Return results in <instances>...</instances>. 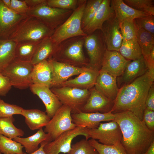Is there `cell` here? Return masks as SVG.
Masks as SVG:
<instances>
[{
    "instance_id": "obj_27",
    "label": "cell",
    "mask_w": 154,
    "mask_h": 154,
    "mask_svg": "<svg viewBox=\"0 0 154 154\" xmlns=\"http://www.w3.org/2000/svg\"><path fill=\"white\" fill-rule=\"evenodd\" d=\"M13 140L20 143L25 148L26 152L29 154L38 149L39 144L43 141L50 142V137L49 134L45 133L42 128L31 136L26 138L17 137Z\"/></svg>"
},
{
    "instance_id": "obj_42",
    "label": "cell",
    "mask_w": 154,
    "mask_h": 154,
    "mask_svg": "<svg viewBox=\"0 0 154 154\" xmlns=\"http://www.w3.org/2000/svg\"><path fill=\"white\" fill-rule=\"evenodd\" d=\"M137 27L143 29L154 35V17L149 15L135 19Z\"/></svg>"
},
{
    "instance_id": "obj_21",
    "label": "cell",
    "mask_w": 154,
    "mask_h": 154,
    "mask_svg": "<svg viewBox=\"0 0 154 154\" xmlns=\"http://www.w3.org/2000/svg\"><path fill=\"white\" fill-rule=\"evenodd\" d=\"M148 70L147 67L142 56L137 59L130 61L122 74L116 78L118 87L119 86L121 87L131 83L144 74Z\"/></svg>"
},
{
    "instance_id": "obj_4",
    "label": "cell",
    "mask_w": 154,
    "mask_h": 154,
    "mask_svg": "<svg viewBox=\"0 0 154 154\" xmlns=\"http://www.w3.org/2000/svg\"><path fill=\"white\" fill-rule=\"evenodd\" d=\"M54 31L37 18L27 16L17 25L9 40L17 43L40 41L51 37Z\"/></svg>"
},
{
    "instance_id": "obj_32",
    "label": "cell",
    "mask_w": 154,
    "mask_h": 154,
    "mask_svg": "<svg viewBox=\"0 0 154 154\" xmlns=\"http://www.w3.org/2000/svg\"><path fill=\"white\" fill-rule=\"evenodd\" d=\"M136 39L142 55L145 60L154 47V35L146 31L137 28Z\"/></svg>"
},
{
    "instance_id": "obj_44",
    "label": "cell",
    "mask_w": 154,
    "mask_h": 154,
    "mask_svg": "<svg viewBox=\"0 0 154 154\" xmlns=\"http://www.w3.org/2000/svg\"><path fill=\"white\" fill-rule=\"evenodd\" d=\"M143 120L150 130L154 131V111L145 108Z\"/></svg>"
},
{
    "instance_id": "obj_10",
    "label": "cell",
    "mask_w": 154,
    "mask_h": 154,
    "mask_svg": "<svg viewBox=\"0 0 154 154\" xmlns=\"http://www.w3.org/2000/svg\"><path fill=\"white\" fill-rule=\"evenodd\" d=\"M88 129L83 126H77L75 128L61 133L53 141L47 143L44 146V150L46 154H59L60 153H68L71 149L73 139L79 135L88 138Z\"/></svg>"
},
{
    "instance_id": "obj_22",
    "label": "cell",
    "mask_w": 154,
    "mask_h": 154,
    "mask_svg": "<svg viewBox=\"0 0 154 154\" xmlns=\"http://www.w3.org/2000/svg\"><path fill=\"white\" fill-rule=\"evenodd\" d=\"M99 71L87 66L84 67L83 71L78 76L68 80L61 86L90 90L94 87Z\"/></svg>"
},
{
    "instance_id": "obj_43",
    "label": "cell",
    "mask_w": 154,
    "mask_h": 154,
    "mask_svg": "<svg viewBox=\"0 0 154 154\" xmlns=\"http://www.w3.org/2000/svg\"><path fill=\"white\" fill-rule=\"evenodd\" d=\"M9 9L17 14L26 15L29 8L24 0H11Z\"/></svg>"
},
{
    "instance_id": "obj_31",
    "label": "cell",
    "mask_w": 154,
    "mask_h": 154,
    "mask_svg": "<svg viewBox=\"0 0 154 154\" xmlns=\"http://www.w3.org/2000/svg\"><path fill=\"white\" fill-rule=\"evenodd\" d=\"M119 52L125 59L131 61L137 59L142 56L137 39L123 40Z\"/></svg>"
},
{
    "instance_id": "obj_45",
    "label": "cell",
    "mask_w": 154,
    "mask_h": 154,
    "mask_svg": "<svg viewBox=\"0 0 154 154\" xmlns=\"http://www.w3.org/2000/svg\"><path fill=\"white\" fill-rule=\"evenodd\" d=\"M12 86L8 78L0 73V96H5Z\"/></svg>"
},
{
    "instance_id": "obj_39",
    "label": "cell",
    "mask_w": 154,
    "mask_h": 154,
    "mask_svg": "<svg viewBox=\"0 0 154 154\" xmlns=\"http://www.w3.org/2000/svg\"><path fill=\"white\" fill-rule=\"evenodd\" d=\"M67 154H98L88 140L82 139L71 145V149Z\"/></svg>"
},
{
    "instance_id": "obj_51",
    "label": "cell",
    "mask_w": 154,
    "mask_h": 154,
    "mask_svg": "<svg viewBox=\"0 0 154 154\" xmlns=\"http://www.w3.org/2000/svg\"><path fill=\"white\" fill-rule=\"evenodd\" d=\"M0 154H2V153L0 152Z\"/></svg>"
},
{
    "instance_id": "obj_36",
    "label": "cell",
    "mask_w": 154,
    "mask_h": 154,
    "mask_svg": "<svg viewBox=\"0 0 154 154\" xmlns=\"http://www.w3.org/2000/svg\"><path fill=\"white\" fill-rule=\"evenodd\" d=\"M102 1L103 0H87L81 19V25L82 29L94 17Z\"/></svg>"
},
{
    "instance_id": "obj_29",
    "label": "cell",
    "mask_w": 154,
    "mask_h": 154,
    "mask_svg": "<svg viewBox=\"0 0 154 154\" xmlns=\"http://www.w3.org/2000/svg\"><path fill=\"white\" fill-rule=\"evenodd\" d=\"M17 43L11 40L0 39V73L15 58Z\"/></svg>"
},
{
    "instance_id": "obj_23",
    "label": "cell",
    "mask_w": 154,
    "mask_h": 154,
    "mask_svg": "<svg viewBox=\"0 0 154 154\" xmlns=\"http://www.w3.org/2000/svg\"><path fill=\"white\" fill-rule=\"evenodd\" d=\"M95 89L107 98L114 101L119 88L116 78L100 70L94 87Z\"/></svg>"
},
{
    "instance_id": "obj_35",
    "label": "cell",
    "mask_w": 154,
    "mask_h": 154,
    "mask_svg": "<svg viewBox=\"0 0 154 154\" xmlns=\"http://www.w3.org/2000/svg\"><path fill=\"white\" fill-rule=\"evenodd\" d=\"M88 141L98 154H127L121 143L116 145H106L91 139Z\"/></svg>"
},
{
    "instance_id": "obj_49",
    "label": "cell",
    "mask_w": 154,
    "mask_h": 154,
    "mask_svg": "<svg viewBox=\"0 0 154 154\" xmlns=\"http://www.w3.org/2000/svg\"><path fill=\"white\" fill-rule=\"evenodd\" d=\"M143 154H154V142L152 143L148 150Z\"/></svg>"
},
{
    "instance_id": "obj_38",
    "label": "cell",
    "mask_w": 154,
    "mask_h": 154,
    "mask_svg": "<svg viewBox=\"0 0 154 154\" xmlns=\"http://www.w3.org/2000/svg\"><path fill=\"white\" fill-rule=\"evenodd\" d=\"M124 2L136 10L154 15V1L153 0H124Z\"/></svg>"
},
{
    "instance_id": "obj_37",
    "label": "cell",
    "mask_w": 154,
    "mask_h": 154,
    "mask_svg": "<svg viewBox=\"0 0 154 154\" xmlns=\"http://www.w3.org/2000/svg\"><path fill=\"white\" fill-rule=\"evenodd\" d=\"M119 27L123 40L136 39L137 27L135 20L124 21L119 23Z\"/></svg>"
},
{
    "instance_id": "obj_34",
    "label": "cell",
    "mask_w": 154,
    "mask_h": 154,
    "mask_svg": "<svg viewBox=\"0 0 154 154\" xmlns=\"http://www.w3.org/2000/svg\"><path fill=\"white\" fill-rule=\"evenodd\" d=\"M24 147L19 143L0 135V152L3 154H24Z\"/></svg>"
},
{
    "instance_id": "obj_47",
    "label": "cell",
    "mask_w": 154,
    "mask_h": 154,
    "mask_svg": "<svg viewBox=\"0 0 154 154\" xmlns=\"http://www.w3.org/2000/svg\"><path fill=\"white\" fill-rule=\"evenodd\" d=\"M46 0H24L29 8L36 7L42 3Z\"/></svg>"
},
{
    "instance_id": "obj_6",
    "label": "cell",
    "mask_w": 154,
    "mask_h": 154,
    "mask_svg": "<svg viewBox=\"0 0 154 154\" xmlns=\"http://www.w3.org/2000/svg\"><path fill=\"white\" fill-rule=\"evenodd\" d=\"M33 66L31 61L15 58L1 73L8 78L12 86L25 89L32 84L31 75Z\"/></svg>"
},
{
    "instance_id": "obj_14",
    "label": "cell",
    "mask_w": 154,
    "mask_h": 154,
    "mask_svg": "<svg viewBox=\"0 0 154 154\" xmlns=\"http://www.w3.org/2000/svg\"><path fill=\"white\" fill-rule=\"evenodd\" d=\"M47 60L52 69V78L50 88L61 87L63 83L71 76L80 74L84 67H76L51 59Z\"/></svg>"
},
{
    "instance_id": "obj_13",
    "label": "cell",
    "mask_w": 154,
    "mask_h": 154,
    "mask_svg": "<svg viewBox=\"0 0 154 154\" xmlns=\"http://www.w3.org/2000/svg\"><path fill=\"white\" fill-rule=\"evenodd\" d=\"M27 16L15 13L0 0V39L9 40L17 25Z\"/></svg>"
},
{
    "instance_id": "obj_46",
    "label": "cell",
    "mask_w": 154,
    "mask_h": 154,
    "mask_svg": "<svg viewBox=\"0 0 154 154\" xmlns=\"http://www.w3.org/2000/svg\"><path fill=\"white\" fill-rule=\"evenodd\" d=\"M145 108L154 111V83L151 86L146 99Z\"/></svg>"
},
{
    "instance_id": "obj_12",
    "label": "cell",
    "mask_w": 154,
    "mask_h": 154,
    "mask_svg": "<svg viewBox=\"0 0 154 154\" xmlns=\"http://www.w3.org/2000/svg\"><path fill=\"white\" fill-rule=\"evenodd\" d=\"M88 134V138L98 139L101 143L109 145L120 143L122 136L119 125L114 120L100 123L97 128L89 129Z\"/></svg>"
},
{
    "instance_id": "obj_33",
    "label": "cell",
    "mask_w": 154,
    "mask_h": 154,
    "mask_svg": "<svg viewBox=\"0 0 154 154\" xmlns=\"http://www.w3.org/2000/svg\"><path fill=\"white\" fill-rule=\"evenodd\" d=\"M15 120L13 116L0 118V135L11 139L23 136L25 134L24 131L16 127L13 124Z\"/></svg>"
},
{
    "instance_id": "obj_5",
    "label": "cell",
    "mask_w": 154,
    "mask_h": 154,
    "mask_svg": "<svg viewBox=\"0 0 154 154\" xmlns=\"http://www.w3.org/2000/svg\"><path fill=\"white\" fill-rule=\"evenodd\" d=\"M87 0H82L78 7L73 11L68 18L54 30L50 37L56 44L73 37L87 35L81 27V19Z\"/></svg>"
},
{
    "instance_id": "obj_1",
    "label": "cell",
    "mask_w": 154,
    "mask_h": 154,
    "mask_svg": "<svg viewBox=\"0 0 154 154\" xmlns=\"http://www.w3.org/2000/svg\"><path fill=\"white\" fill-rule=\"evenodd\" d=\"M114 120L119 125L122 136L121 143L127 154H143L154 142V131L131 112L114 114Z\"/></svg>"
},
{
    "instance_id": "obj_26",
    "label": "cell",
    "mask_w": 154,
    "mask_h": 154,
    "mask_svg": "<svg viewBox=\"0 0 154 154\" xmlns=\"http://www.w3.org/2000/svg\"><path fill=\"white\" fill-rule=\"evenodd\" d=\"M21 115L25 117L26 124L32 130L45 127L51 119L45 112L37 109H23Z\"/></svg>"
},
{
    "instance_id": "obj_7",
    "label": "cell",
    "mask_w": 154,
    "mask_h": 154,
    "mask_svg": "<svg viewBox=\"0 0 154 154\" xmlns=\"http://www.w3.org/2000/svg\"><path fill=\"white\" fill-rule=\"evenodd\" d=\"M46 1L35 7L29 8L26 15L37 18L54 31L66 21L73 11L50 7L47 5Z\"/></svg>"
},
{
    "instance_id": "obj_20",
    "label": "cell",
    "mask_w": 154,
    "mask_h": 154,
    "mask_svg": "<svg viewBox=\"0 0 154 154\" xmlns=\"http://www.w3.org/2000/svg\"><path fill=\"white\" fill-rule=\"evenodd\" d=\"M71 116L76 126H83L89 129L97 128L101 122L113 121L115 118L114 114L111 112L106 113L80 112L72 114Z\"/></svg>"
},
{
    "instance_id": "obj_18",
    "label": "cell",
    "mask_w": 154,
    "mask_h": 154,
    "mask_svg": "<svg viewBox=\"0 0 154 154\" xmlns=\"http://www.w3.org/2000/svg\"><path fill=\"white\" fill-rule=\"evenodd\" d=\"M31 92L37 95L43 103L47 115L50 118L62 105L50 88L46 86L32 84L29 86Z\"/></svg>"
},
{
    "instance_id": "obj_25",
    "label": "cell",
    "mask_w": 154,
    "mask_h": 154,
    "mask_svg": "<svg viewBox=\"0 0 154 154\" xmlns=\"http://www.w3.org/2000/svg\"><path fill=\"white\" fill-rule=\"evenodd\" d=\"M111 5L114 10L115 17L119 23L125 20H135L150 15L130 7L123 0H112Z\"/></svg>"
},
{
    "instance_id": "obj_28",
    "label": "cell",
    "mask_w": 154,
    "mask_h": 154,
    "mask_svg": "<svg viewBox=\"0 0 154 154\" xmlns=\"http://www.w3.org/2000/svg\"><path fill=\"white\" fill-rule=\"evenodd\" d=\"M57 44L50 37H46L38 44L31 62L35 64L51 58L53 54Z\"/></svg>"
},
{
    "instance_id": "obj_30",
    "label": "cell",
    "mask_w": 154,
    "mask_h": 154,
    "mask_svg": "<svg viewBox=\"0 0 154 154\" xmlns=\"http://www.w3.org/2000/svg\"><path fill=\"white\" fill-rule=\"evenodd\" d=\"M41 40L17 43L15 50V58L22 61H31Z\"/></svg>"
},
{
    "instance_id": "obj_8",
    "label": "cell",
    "mask_w": 154,
    "mask_h": 154,
    "mask_svg": "<svg viewBox=\"0 0 154 154\" xmlns=\"http://www.w3.org/2000/svg\"><path fill=\"white\" fill-rule=\"evenodd\" d=\"M50 88L62 105L70 108L72 114L81 112L90 95L89 90L64 86Z\"/></svg>"
},
{
    "instance_id": "obj_41",
    "label": "cell",
    "mask_w": 154,
    "mask_h": 154,
    "mask_svg": "<svg viewBox=\"0 0 154 154\" xmlns=\"http://www.w3.org/2000/svg\"><path fill=\"white\" fill-rule=\"evenodd\" d=\"M23 108L5 102L0 98V118L8 117L15 114L21 115Z\"/></svg>"
},
{
    "instance_id": "obj_40",
    "label": "cell",
    "mask_w": 154,
    "mask_h": 154,
    "mask_svg": "<svg viewBox=\"0 0 154 154\" xmlns=\"http://www.w3.org/2000/svg\"><path fill=\"white\" fill-rule=\"evenodd\" d=\"M82 0H46L48 6L55 8L74 11L76 9Z\"/></svg>"
},
{
    "instance_id": "obj_48",
    "label": "cell",
    "mask_w": 154,
    "mask_h": 154,
    "mask_svg": "<svg viewBox=\"0 0 154 154\" xmlns=\"http://www.w3.org/2000/svg\"><path fill=\"white\" fill-rule=\"evenodd\" d=\"M48 142L46 141H44L40 144V146L38 149L33 152L29 154H46L44 150V146ZM24 154H27L24 153Z\"/></svg>"
},
{
    "instance_id": "obj_3",
    "label": "cell",
    "mask_w": 154,
    "mask_h": 154,
    "mask_svg": "<svg viewBox=\"0 0 154 154\" xmlns=\"http://www.w3.org/2000/svg\"><path fill=\"white\" fill-rule=\"evenodd\" d=\"M85 37L78 36L66 39L57 45L51 59L74 66H87L88 61L84 55L83 47Z\"/></svg>"
},
{
    "instance_id": "obj_15",
    "label": "cell",
    "mask_w": 154,
    "mask_h": 154,
    "mask_svg": "<svg viewBox=\"0 0 154 154\" xmlns=\"http://www.w3.org/2000/svg\"><path fill=\"white\" fill-rule=\"evenodd\" d=\"M130 61L125 59L119 52L106 49L103 57L100 70L117 78L122 74Z\"/></svg>"
},
{
    "instance_id": "obj_50",
    "label": "cell",
    "mask_w": 154,
    "mask_h": 154,
    "mask_svg": "<svg viewBox=\"0 0 154 154\" xmlns=\"http://www.w3.org/2000/svg\"><path fill=\"white\" fill-rule=\"evenodd\" d=\"M1 0L4 5L7 8H9L11 4V0Z\"/></svg>"
},
{
    "instance_id": "obj_19",
    "label": "cell",
    "mask_w": 154,
    "mask_h": 154,
    "mask_svg": "<svg viewBox=\"0 0 154 154\" xmlns=\"http://www.w3.org/2000/svg\"><path fill=\"white\" fill-rule=\"evenodd\" d=\"M102 33L106 49L110 51L119 52L123 38L119 27V23L115 16L105 22Z\"/></svg>"
},
{
    "instance_id": "obj_17",
    "label": "cell",
    "mask_w": 154,
    "mask_h": 154,
    "mask_svg": "<svg viewBox=\"0 0 154 154\" xmlns=\"http://www.w3.org/2000/svg\"><path fill=\"white\" fill-rule=\"evenodd\" d=\"M111 1L110 0H103L94 17L82 29L87 35L97 30L102 32L104 23L115 16Z\"/></svg>"
},
{
    "instance_id": "obj_16",
    "label": "cell",
    "mask_w": 154,
    "mask_h": 154,
    "mask_svg": "<svg viewBox=\"0 0 154 154\" xmlns=\"http://www.w3.org/2000/svg\"><path fill=\"white\" fill-rule=\"evenodd\" d=\"M89 90V96L81 112L106 113L111 111L114 106V101L103 95L94 87Z\"/></svg>"
},
{
    "instance_id": "obj_11",
    "label": "cell",
    "mask_w": 154,
    "mask_h": 154,
    "mask_svg": "<svg viewBox=\"0 0 154 154\" xmlns=\"http://www.w3.org/2000/svg\"><path fill=\"white\" fill-rule=\"evenodd\" d=\"M84 46L89 60L87 66L100 70L106 47L102 32L95 31L85 36Z\"/></svg>"
},
{
    "instance_id": "obj_24",
    "label": "cell",
    "mask_w": 154,
    "mask_h": 154,
    "mask_svg": "<svg viewBox=\"0 0 154 154\" xmlns=\"http://www.w3.org/2000/svg\"><path fill=\"white\" fill-rule=\"evenodd\" d=\"M52 78L51 66L47 60L34 64L31 79L32 84L51 87Z\"/></svg>"
},
{
    "instance_id": "obj_2",
    "label": "cell",
    "mask_w": 154,
    "mask_h": 154,
    "mask_svg": "<svg viewBox=\"0 0 154 154\" xmlns=\"http://www.w3.org/2000/svg\"><path fill=\"white\" fill-rule=\"evenodd\" d=\"M154 81L148 70L131 83L121 86L114 101L112 113L128 111L143 120L146 99Z\"/></svg>"
},
{
    "instance_id": "obj_9",
    "label": "cell",
    "mask_w": 154,
    "mask_h": 154,
    "mask_svg": "<svg viewBox=\"0 0 154 154\" xmlns=\"http://www.w3.org/2000/svg\"><path fill=\"white\" fill-rule=\"evenodd\" d=\"M70 108L62 105L45 126L44 132L48 134L50 142L63 133L73 129L77 126L73 123Z\"/></svg>"
}]
</instances>
